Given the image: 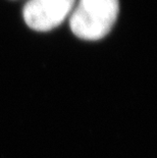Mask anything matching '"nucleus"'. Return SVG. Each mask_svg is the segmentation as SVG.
Instances as JSON below:
<instances>
[{"mask_svg": "<svg viewBox=\"0 0 157 158\" xmlns=\"http://www.w3.org/2000/svg\"><path fill=\"white\" fill-rule=\"evenodd\" d=\"M75 3L76 0H29L23 11L24 19L35 31H50L63 23Z\"/></svg>", "mask_w": 157, "mask_h": 158, "instance_id": "nucleus-2", "label": "nucleus"}, {"mask_svg": "<svg viewBox=\"0 0 157 158\" xmlns=\"http://www.w3.org/2000/svg\"><path fill=\"white\" fill-rule=\"evenodd\" d=\"M118 0H79L69 19L72 32L88 41L102 39L115 23Z\"/></svg>", "mask_w": 157, "mask_h": 158, "instance_id": "nucleus-1", "label": "nucleus"}]
</instances>
